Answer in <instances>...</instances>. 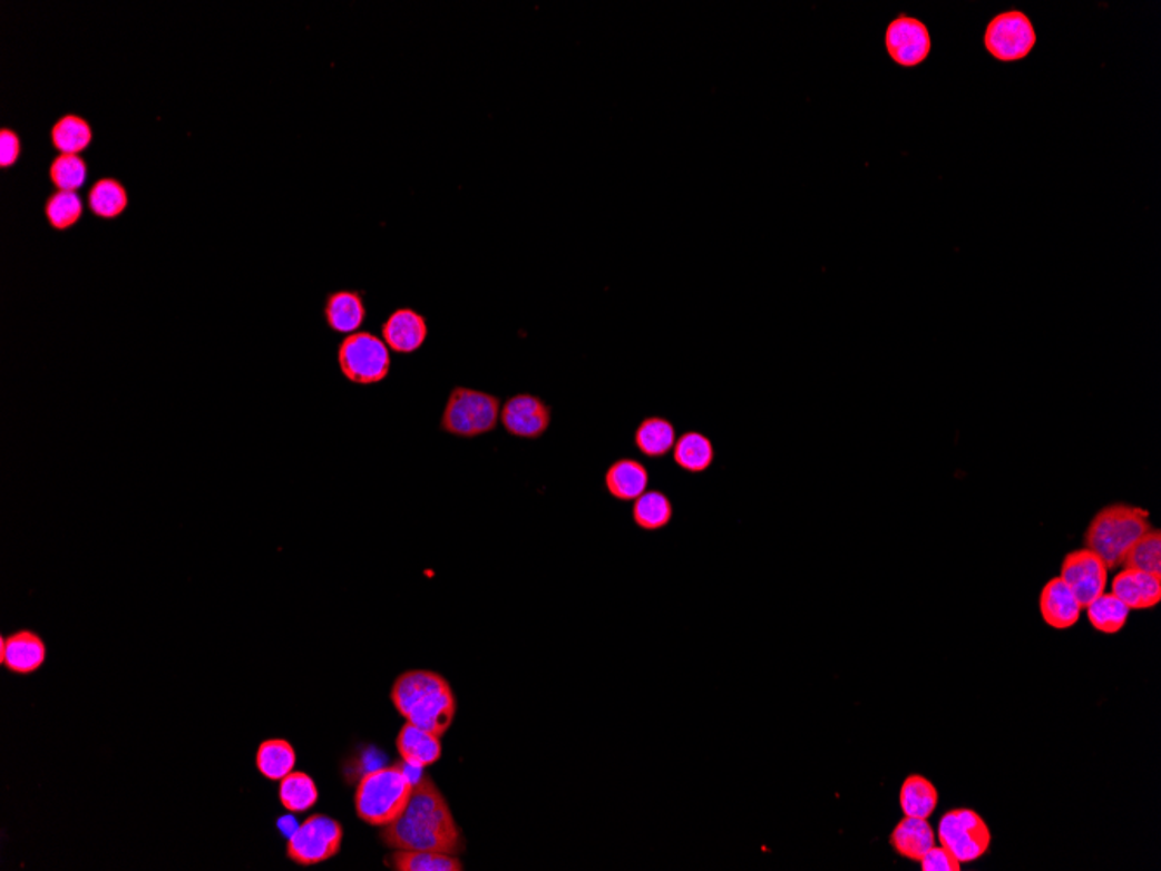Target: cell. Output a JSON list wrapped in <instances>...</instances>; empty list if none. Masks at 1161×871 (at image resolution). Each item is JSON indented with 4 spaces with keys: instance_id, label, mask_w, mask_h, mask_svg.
Masks as SVG:
<instances>
[{
    "instance_id": "d6986e66",
    "label": "cell",
    "mask_w": 1161,
    "mask_h": 871,
    "mask_svg": "<svg viewBox=\"0 0 1161 871\" xmlns=\"http://www.w3.org/2000/svg\"><path fill=\"white\" fill-rule=\"evenodd\" d=\"M368 309L364 297L357 291H336L325 300L324 319L332 331L353 334L364 324Z\"/></svg>"
},
{
    "instance_id": "9c48e42d",
    "label": "cell",
    "mask_w": 1161,
    "mask_h": 871,
    "mask_svg": "<svg viewBox=\"0 0 1161 871\" xmlns=\"http://www.w3.org/2000/svg\"><path fill=\"white\" fill-rule=\"evenodd\" d=\"M1035 45V27L1021 11L1002 12L989 21L984 33V48L995 60L1004 63L1024 60Z\"/></svg>"
},
{
    "instance_id": "30bf717a",
    "label": "cell",
    "mask_w": 1161,
    "mask_h": 871,
    "mask_svg": "<svg viewBox=\"0 0 1161 871\" xmlns=\"http://www.w3.org/2000/svg\"><path fill=\"white\" fill-rule=\"evenodd\" d=\"M1108 578L1110 569L1106 564L1089 548L1070 551L1061 566V579L1076 595L1083 609L1106 591Z\"/></svg>"
},
{
    "instance_id": "5bb4252c",
    "label": "cell",
    "mask_w": 1161,
    "mask_h": 871,
    "mask_svg": "<svg viewBox=\"0 0 1161 871\" xmlns=\"http://www.w3.org/2000/svg\"><path fill=\"white\" fill-rule=\"evenodd\" d=\"M381 336L391 352H418L428 340V322L421 313L412 309H399L381 325Z\"/></svg>"
},
{
    "instance_id": "f1b7e54d",
    "label": "cell",
    "mask_w": 1161,
    "mask_h": 871,
    "mask_svg": "<svg viewBox=\"0 0 1161 871\" xmlns=\"http://www.w3.org/2000/svg\"><path fill=\"white\" fill-rule=\"evenodd\" d=\"M51 141L60 154L80 155L92 141V127L84 117L68 116L56 120L51 129Z\"/></svg>"
},
{
    "instance_id": "6da1fadb",
    "label": "cell",
    "mask_w": 1161,
    "mask_h": 871,
    "mask_svg": "<svg viewBox=\"0 0 1161 871\" xmlns=\"http://www.w3.org/2000/svg\"><path fill=\"white\" fill-rule=\"evenodd\" d=\"M381 842L393 851H435L459 855L465 852V836L439 786L430 774L414 784L411 802L402 816L381 828Z\"/></svg>"
},
{
    "instance_id": "603a6c76",
    "label": "cell",
    "mask_w": 1161,
    "mask_h": 871,
    "mask_svg": "<svg viewBox=\"0 0 1161 871\" xmlns=\"http://www.w3.org/2000/svg\"><path fill=\"white\" fill-rule=\"evenodd\" d=\"M296 750L282 737L265 740L256 750V769L269 781H281L296 767Z\"/></svg>"
},
{
    "instance_id": "e575fe53",
    "label": "cell",
    "mask_w": 1161,
    "mask_h": 871,
    "mask_svg": "<svg viewBox=\"0 0 1161 871\" xmlns=\"http://www.w3.org/2000/svg\"><path fill=\"white\" fill-rule=\"evenodd\" d=\"M21 151V139L17 131L2 127L0 131V166L11 167L17 164Z\"/></svg>"
},
{
    "instance_id": "4dcf8cb0",
    "label": "cell",
    "mask_w": 1161,
    "mask_h": 871,
    "mask_svg": "<svg viewBox=\"0 0 1161 871\" xmlns=\"http://www.w3.org/2000/svg\"><path fill=\"white\" fill-rule=\"evenodd\" d=\"M1123 567L1161 576V531L1151 527L1142 538L1130 547L1123 557Z\"/></svg>"
},
{
    "instance_id": "ba28073f",
    "label": "cell",
    "mask_w": 1161,
    "mask_h": 871,
    "mask_svg": "<svg viewBox=\"0 0 1161 871\" xmlns=\"http://www.w3.org/2000/svg\"><path fill=\"white\" fill-rule=\"evenodd\" d=\"M937 836L940 845L948 849L962 864L980 860L992 845L988 824L974 809H952L946 812L940 818Z\"/></svg>"
},
{
    "instance_id": "d6a6232c",
    "label": "cell",
    "mask_w": 1161,
    "mask_h": 871,
    "mask_svg": "<svg viewBox=\"0 0 1161 871\" xmlns=\"http://www.w3.org/2000/svg\"><path fill=\"white\" fill-rule=\"evenodd\" d=\"M49 178L58 190L77 192L87 179V164L80 155L60 154L49 167Z\"/></svg>"
},
{
    "instance_id": "484cf974",
    "label": "cell",
    "mask_w": 1161,
    "mask_h": 871,
    "mask_svg": "<svg viewBox=\"0 0 1161 871\" xmlns=\"http://www.w3.org/2000/svg\"><path fill=\"white\" fill-rule=\"evenodd\" d=\"M632 517L633 522L644 531H661L672 522V499L667 498L663 491H657V489L648 491L647 489L641 498L633 501Z\"/></svg>"
},
{
    "instance_id": "1f68e13d",
    "label": "cell",
    "mask_w": 1161,
    "mask_h": 871,
    "mask_svg": "<svg viewBox=\"0 0 1161 871\" xmlns=\"http://www.w3.org/2000/svg\"><path fill=\"white\" fill-rule=\"evenodd\" d=\"M43 211H46V218L52 228L68 231L82 218V198L77 192L58 190L56 194L49 195Z\"/></svg>"
},
{
    "instance_id": "4fadbf2b",
    "label": "cell",
    "mask_w": 1161,
    "mask_h": 871,
    "mask_svg": "<svg viewBox=\"0 0 1161 871\" xmlns=\"http://www.w3.org/2000/svg\"><path fill=\"white\" fill-rule=\"evenodd\" d=\"M46 644L32 630H20L0 640V663L11 674H36L46 663Z\"/></svg>"
},
{
    "instance_id": "7a4b0ae2",
    "label": "cell",
    "mask_w": 1161,
    "mask_h": 871,
    "mask_svg": "<svg viewBox=\"0 0 1161 871\" xmlns=\"http://www.w3.org/2000/svg\"><path fill=\"white\" fill-rule=\"evenodd\" d=\"M391 703L406 722L443 736L451 730L458 702L451 684L430 669H409L391 685Z\"/></svg>"
},
{
    "instance_id": "8fae6325",
    "label": "cell",
    "mask_w": 1161,
    "mask_h": 871,
    "mask_svg": "<svg viewBox=\"0 0 1161 871\" xmlns=\"http://www.w3.org/2000/svg\"><path fill=\"white\" fill-rule=\"evenodd\" d=\"M884 40L890 60L905 68L924 63L933 49L927 25L908 14H899L890 21L885 30Z\"/></svg>"
},
{
    "instance_id": "cb8c5ba5",
    "label": "cell",
    "mask_w": 1161,
    "mask_h": 871,
    "mask_svg": "<svg viewBox=\"0 0 1161 871\" xmlns=\"http://www.w3.org/2000/svg\"><path fill=\"white\" fill-rule=\"evenodd\" d=\"M937 804H939V793L933 781L920 774H911L906 777L901 792H899V805H901L905 816L928 820L936 811Z\"/></svg>"
},
{
    "instance_id": "ffe728a7",
    "label": "cell",
    "mask_w": 1161,
    "mask_h": 871,
    "mask_svg": "<svg viewBox=\"0 0 1161 871\" xmlns=\"http://www.w3.org/2000/svg\"><path fill=\"white\" fill-rule=\"evenodd\" d=\"M890 845L906 860L920 863L921 858L936 845V833L927 820L905 816L890 833Z\"/></svg>"
},
{
    "instance_id": "9a60e30c",
    "label": "cell",
    "mask_w": 1161,
    "mask_h": 871,
    "mask_svg": "<svg viewBox=\"0 0 1161 871\" xmlns=\"http://www.w3.org/2000/svg\"><path fill=\"white\" fill-rule=\"evenodd\" d=\"M1038 607L1043 622H1045V625L1054 628V630H1070V628H1073L1080 622L1083 609L1080 606L1079 598L1067 587L1066 583L1061 579V576L1052 578L1042 588Z\"/></svg>"
},
{
    "instance_id": "e0dca14e",
    "label": "cell",
    "mask_w": 1161,
    "mask_h": 871,
    "mask_svg": "<svg viewBox=\"0 0 1161 871\" xmlns=\"http://www.w3.org/2000/svg\"><path fill=\"white\" fill-rule=\"evenodd\" d=\"M1111 594L1116 595L1130 610L1153 609L1161 600V576L1125 567L1114 576Z\"/></svg>"
},
{
    "instance_id": "8992f818",
    "label": "cell",
    "mask_w": 1161,
    "mask_h": 871,
    "mask_svg": "<svg viewBox=\"0 0 1161 871\" xmlns=\"http://www.w3.org/2000/svg\"><path fill=\"white\" fill-rule=\"evenodd\" d=\"M338 364L341 374L350 383H381L390 374V349L383 337L368 331H357L344 337L338 346Z\"/></svg>"
},
{
    "instance_id": "4316f807",
    "label": "cell",
    "mask_w": 1161,
    "mask_h": 871,
    "mask_svg": "<svg viewBox=\"0 0 1161 871\" xmlns=\"http://www.w3.org/2000/svg\"><path fill=\"white\" fill-rule=\"evenodd\" d=\"M390 870L396 871H462L458 855L435 851H393L384 861Z\"/></svg>"
},
{
    "instance_id": "ac0fdd59",
    "label": "cell",
    "mask_w": 1161,
    "mask_h": 871,
    "mask_svg": "<svg viewBox=\"0 0 1161 871\" xmlns=\"http://www.w3.org/2000/svg\"><path fill=\"white\" fill-rule=\"evenodd\" d=\"M647 467L633 458H621L605 471L604 483L608 495L619 501H635L648 488Z\"/></svg>"
},
{
    "instance_id": "83f0119b",
    "label": "cell",
    "mask_w": 1161,
    "mask_h": 871,
    "mask_svg": "<svg viewBox=\"0 0 1161 871\" xmlns=\"http://www.w3.org/2000/svg\"><path fill=\"white\" fill-rule=\"evenodd\" d=\"M1085 609L1092 628L1104 635L1119 634L1129 622V607L1116 595L1106 594V591L1094 598Z\"/></svg>"
},
{
    "instance_id": "2e32d148",
    "label": "cell",
    "mask_w": 1161,
    "mask_h": 871,
    "mask_svg": "<svg viewBox=\"0 0 1161 871\" xmlns=\"http://www.w3.org/2000/svg\"><path fill=\"white\" fill-rule=\"evenodd\" d=\"M396 745L403 764L412 769L430 767L443 753L442 736L411 722H406L397 734Z\"/></svg>"
},
{
    "instance_id": "f546056e",
    "label": "cell",
    "mask_w": 1161,
    "mask_h": 871,
    "mask_svg": "<svg viewBox=\"0 0 1161 871\" xmlns=\"http://www.w3.org/2000/svg\"><path fill=\"white\" fill-rule=\"evenodd\" d=\"M129 197L123 183L114 178H101L87 194L89 209L99 218L114 219L126 211Z\"/></svg>"
},
{
    "instance_id": "3957f363",
    "label": "cell",
    "mask_w": 1161,
    "mask_h": 871,
    "mask_svg": "<svg viewBox=\"0 0 1161 871\" xmlns=\"http://www.w3.org/2000/svg\"><path fill=\"white\" fill-rule=\"evenodd\" d=\"M414 784L411 774L400 764L369 771L357 784L353 799L357 816L369 826H388L408 809Z\"/></svg>"
},
{
    "instance_id": "277c9868",
    "label": "cell",
    "mask_w": 1161,
    "mask_h": 871,
    "mask_svg": "<svg viewBox=\"0 0 1161 871\" xmlns=\"http://www.w3.org/2000/svg\"><path fill=\"white\" fill-rule=\"evenodd\" d=\"M1150 511L1129 503H1113L1095 513L1086 527L1085 548L1104 560L1108 569L1122 566L1123 557L1150 531Z\"/></svg>"
},
{
    "instance_id": "d4e9b609",
    "label": "cell",
    "mask_w": 1161,
    "mask_h": 871,
    "mask_svg": "<svg viewBox=\"0 0 1161 871\" xmlns=\"http://www.w3.org/2000/svg\"><path fill=\"white\" fill-rule=\"evenodd\" d=\"M279 783V801L285 811L293 814L312 811L321 796L315 780L303 771H293Z\"/></svg>"
},
{
    "instance_id": "5b68a950",
    "label": "cell",
    "mask_w": 1161,
    "mask_h": 871,
    "mask_svg": "<svg viewBox=\"0 0 1161 871\" xmlns=\"http://www.w3.org/2000/svg\"><path fill=\"white\" fill-rule=\"evenodd\" d=\"M501 402L492 393L456 386L447 397L440 428L459 439L486 435L498 427Z\"/></svg>"
},
{
    "instance_id": "44dd1931",
    "label": "cell",
    "mask_w": 1161,
    "mask_h": 871,
    "mask_svg": "<svg viewBox=\"0 0 1161 871\" xmlns=\"http://www.w3.org/2000/svg\"><path fill=\"white\" fill-rule=\"evenodd\" d=\"M673 461L687 473H704L715 463V444L704 433L689 430L676 439L672 451Z\"/></svg>"
},
{
    "instance_id": "7402d4cb",
    "label": "cell",
    "mask_w": 1161,
    "mask_h": 871,
    "mask_svg": "<svg viewBox=\"0 0 1161 871\" xmlns=\"http://www.w3.org/2000/svg\"><path fill=\"white\" fill-rule=\"evenodd\" d=\"M676 428L672 421L663 417H647L636 427L633 444L645 458L660 460L675 448Z\"/></svg>"
},
{
    "instance_id": "836d02e7",
    "label": "cell",
    "mask_w": 1161,
    "mask_h": 871,
    "mask_svg": "<svg viewBox=\"0 0 1161 871\" xmlns=\"http://www.w3.org/2000/svg\"><path fill=\"white\" fill-rule=\"evenodd\" d=\"M921 870L924 871H960L962 863L948 849L934 845L927 854L921 858Z\"/></svg>"
},
{
    "instance_id": "7c38bea8",
    "label": "cell",
    "mask_w": 1161,
    "mask_h": 871,
    "mask_svg": "<svg viewBox=\"0 0 1161 871\" xmlns=\"http://www.w3.org/2000/svg\"><path fill=\"white\" fill-rule=\"evenodd\" d=\"M499 423L517 439L538 440L552 424V408L542 397L517 393L503 404Z\"/></svg>"
},
{
    "instance_id": "52a82bcc",
    "label": "cell",
    "mask_w": 1161,
    "mask_h": 871,
    "mask_svg": "<svg viewBox=\"0 0 1161 871\" xmlns=\"http://www.w3.org/2000/svg\"><path fill=\"white\" fill-rule=\"evenodd\" d=\"M344 832L340 821L328 814H312L287 839V860L300 867H315L340 854Z\"/></svg>"
}]
</instances>
